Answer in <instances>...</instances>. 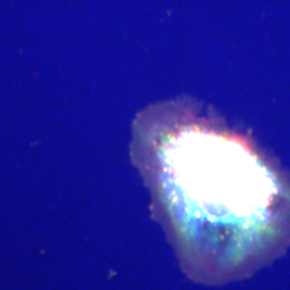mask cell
<instances>
[{
    "mask_svg": "<svg viewBox=\"0 0 290 290\" xmlns=\"http://www.w3.org/2000/svg\"><path fill=\"white\" fill-rule=\"evenodd\" d=\"M151 138L156 193L181 238L207 237L224 253L243 248L249 228L277 195L270 171L240 135L207 121L180 118ZM180 238V240H181ZM202 243V242H201ZM201 246V244H200Z\"/></svg>",
    "mask_w": 290,
    "mask_h": 290,
    "instance_id": "cell-1",
    "label": "cell"
}]
</instances>
